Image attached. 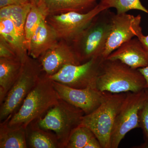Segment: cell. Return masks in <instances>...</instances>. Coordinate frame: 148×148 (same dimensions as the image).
Instances as JSON below:
<instances>
[{
    "mask_svg": "<svg viewBox=\"0 0 148 148\" xmlns=\"http://www.w3.org/2000/svg\"><path fill=\"white\" fill-rule=\"evenodd\" d=\"M84 115L81 109L60 99L37 121L40 127L55 133L60 148H66L71 134L80 125Z\"/></svg>",
    "mask_w": 148,
    "mask_h": 148,
    "instance_id": "8992f818",
    "label": "cell"
},
{
    "mask_svg": "<svg viewBox=\"0 0 148 148\" xmlns=\"http://www.w3.org/2000/svg\"><path fill=\"white\" fill-rule=\"evenodd\" d=\"M147 91V97L140 112V123L145 140V145L148 147V90Z\"/></svg>",
    "mask_w": 148,
    "mask_h": 148,
    "instance_id": "cb8c5ba5",
    "label": "cell"
},
{
    "mask_svg": "<svg viewBox=\"0 0 148 148\" xmlns=\"http://www.w3.org/2000/svg\"><path fill=\"white\" fill-rule=\"evenodd\" d=\"M32 5V4L29 3L24 5H9L0 8V18H7L11 19L16 27L18 34L24 42L25 22Z\"/></svg>",
    "mask_w": 148,
    "mask_h": 148,
    "instance_id": "ffe728a7",
    "label": "cell"
},
{
    "mask_svg": "<svg viewBox=\"0 0 148 148\" xmlns=\"http://www.w3.org/2000/svg\"><path fill=\"white\" fill-rule=\"evenodd\" d=\"M29 3H31L27 0H0V8L9 5H24Z\"/></svg>",
    "mask_w": 148,
    "mask_h": 148,
    "instance_id": "484cf974",
    "label": "cell"
},
{
    "mask_svg": "<svg viewBox=\"0 0 148 148\" xmlns=\"http://www.w3.org/2000/svg\"><path fill=\"white\" fill-rule=\"evenodd\" d=\"M43 73L38 59L29 55L22 62L16 82L1 104V122L10 118L20 108L24 100L32 91Z\"/></svg>",
    "mask_w": 148,
    "mask_h": 148,
    "instance_id": "277c9868",
    "label": "cell"
},
{
    "mask_svg": "<svg viewBox=\"0 0 148 148\" xmlns=\"http://www.w3.org/2000/svg\"><path fill=\"white\" fill-rule=\"evenodd\" d=\"M99 3L105 9H115L117 13H127L130 10L141 11L148 14V10L140 0H100Z\"/></svg>",
    "mask_w": 148,
    "mask_h": 148,
    "instance_id": "7402d4cb",
    "label": "cell"
},
{
    "mask_svg": "<svg viewBox=\"0 0 148 148\" xmlns=\"http://www.w3.org/2000/svg\"><path fill=\"white\" fill-rule=\"evenodd\" d=\"M26 131L28 148H60L55 133L40 127L37 121L29 124Z\"/></svg>",
    "mask_w": 148,
    "mask_h": 148,
    "instance_id": "e0dca14e",
    "label": "cell"
},
{
    "mask_svg": "<svg viewBox=\"0 0 148 148\" xmlns=\"http://www.w3.org/2000/svg\"><path fill=\"white\" fill-rule=\"evenodd\" d=\"M0 58H18H18L16 51L12 46L3 38L1 36H0Z\"/></svg>",
    "mask_w": 148,
    "mask_h": 148,
    "instance_id": "d4e9b609",
    "label": "cell"
},
{
    "mask_svg": "<svg viewBox=\"0 0 148 148\" xmlns=\"http://www.w3.org/2000/svg\"><path fill=\"white\" fill-rule=\"evenodd\" d=\"M84 148H102V147L99 140L94 136L89 140Z\"/></svg>",
    "mask_w": 148,
    "mask_h": 148,
    "instance_id": "4316f807",
    "label": "cell"
},
{
    "mask_svg": "<svg viewBox=\"0 0 148 148\" xmlns=\"http://www.w3.org/2000/svg\"><path fill=\"white\" fill-rule=\"evenodd\" d=\"M140 14L134 16L127 13H114L110 32L102 56L105 59L125 42L143 34Z\"/></svg>",
    "mask_w": 148,
    "mask_h": 148,
    "instance_id": "30bf717a",
    "label": "cell"
},
{
    "mask_svg": "<svg viewBox=\"0 0 148 148\" xmlns=\"http://www.w3.org/2000/svg\"><path fill=\"white\" fill-rule=\"evenodd\" d=\"M47 16L46 12L40 3L38 5H32L27 15L24 27V38L27 49L32 36Z\"/></svg>",
    "mask_w": 148,
    "mask_h": 148,
    "instance_id": "44dd1931",
    "label": "cell"
},
{
    "mask_svg": "<svg viewBox=\"0 0 148 148\" xmlns=\"http://www.w3.org/2000/svg\"><path fill=\"white\" fill-rule=\"evenodd\" d=\"M0 36L12 46L18 58L23 62L28 55L25 42L18 34L13 22L7 18H0Z\"/></svg>",
    "mask_w": 148,
    "mask_h": 148,
    "instance_id": "ac0fdd59",
    "label": "cell"
},
{
    "mask_svg": "<svg viewBox=\"0 0 148 148\" xmlns=\"http://www.w3.org/2000/svg\"><path fill=\"white\" fill-rule=\"evenodd\" d=\"M52 81L53 87L60 99L81 109L85 115L95 110L105 101L109 93L101 91L97 88H73Z\"/></svg>",
    "mask_w": 148,
    "mask_h": 148,
    "instance_id": "8fae6325",
    "label": "cell"
},
{
    "mask_svg": "<svg viewBox=\"0 0 148 148\" xmlns=\"http://www.w3.org/2000/svg\"><path fill=\"white\" fill-rule=\"evenodd\" d=\"M98 0H41L47 16L69 12L85 13L98 5Z\"/></svg>",
    "mask_w": 148,
    "mask_h": 148,
    "instance_id": "9a60e30c",
    "label": "cell"
},
{
    "mask_svg": "<svg viewBox=\"0 0 148 148\" xmlns=\"http://www.w3.org/2000/svg\"><path fill=\"white\" fill-rule=\"evenodd\" d=\"M26 129L12 127L6 120L0 124V148H27Z\"/></svg>",
    "mask_w": 148,
    "mask_h": 148,
    "instance_id": "d6986e66",
    "label": "cell"
},
{
    "mask_svg": "<svg viewBox=\"0 0 148 148\" xmlns=\"http://www.w3.org/2000/svg\"><path fill=\"white\" fill-rule=\"evenodd\" d=\"M43 71L52 75L68 65L81 64L71 43L60 40L38 58Z\"/></svg>",
    "mask_w": 148,
    "mask_h": 148,
    "instance_id": "7c38bea8",
    "label": "cell"
},
{
    "mask_svg": "<svg viewBox=\"0 0 148 148\" xmlns=\"http://www.w3.org/2000/svg\"><path fill=\"white\" fill-rule=\"evenodd\" d=\"M22 65L18 58H0V105L17 79Z\"/></svg>",
    "mask_w": 148,
    "mask_h": 148,
    "instance_id": "2e32d148",
    "label": "cell"
},
{
    "mask_svg": "<svg viewBox=\"0 0 148 148\" xmlns=\"http://www.w3.org/2000/svg\"><path fill=\"white\" fill-rule=\"evenodd\" d=\"M105 9L98 3L85 13L69 12L49 15L46 21L55 31L59 40L72 42L88 26L92 19Z\"/></svg>",
    "mask_w": 148,
    "mask_h": 148,
    "instance_id": "9c48e42d",
    "label": "cell"
},
{
    "mask_svg": "<svg viewBox=\"0 0 148 148\" xmlns=\"http://www.w3.org/2000/svg\"><path fill=\"white\" fill-rule=\"evenodd\" d=\"M94 134L88 127L80 125L70 136L66 148H84Z\"/></svg>",
    "mask_w": 148,
    "mask_h": 148,
    "instance_id": "603a6c76",
    "label": "cell"
},
{
    "mask_svg": "<svg viewBox=\"0 0 148 148\" xmlns=\"http://www.w3.org/2000/svg\"><path fill=\"white\" fill-rule=\"evenodd\" d=\"M145 80L138 69L118 60L105 59L96 82V88L113 93L138 92L145 90Z\"/></svg>",
    "mask_w": 148,
    "mask_h": 148,
    "instance_id": "3957f363",
    "label": "cell"
},
{
    "mask_svg": "<svg viewBox=\"0 0 148 148\" xmlns=\"http://www.w3.org/2000/svg\"><path fill=\"white\" fill-rule=\"evenodd\" d=\"M106 59L118 60L133 69L148 66V50L138 38H133L125 42Z\"/></svg>",
    "mask_w": 148,
    "mask_h": 148,
    "instance_id": "4fadbf2b",
    "label": "cell"
},
{
    "mask_svg": "<svg viewBox=\"0 0 148 148\" xmlns=\"http://www.w3.org/2000/svg\"><path fill=\"white\" fill-rule=\"evenodd\" d=\"M114 14L110 9L103 10L70 42L81 64L102 56Z\"/></svg>",
    "mask_w": 148,
    "mask_h": 148,
    "instance_id": "7a4b0ae2",
    "label": "cell"
},
{
    "mask_svg": "<svg viewBox=\"0 0 148 148\" xmlns=\"http://www.w3.org/2000/svg\"><path fill=\"white\" fill-rule=\"evenodd\" d=\"M140 41L143 44L145 47L148 50V35L145 36L143 34L140 35L138 37Z\"/></svg>",
    "mask_w": 148,
    "mask_h": 148,
    "instance_id": "f1b7e54d",
    "label": "cell"
},
{
    "mask_svg": "<svg viewBox=\"0 0 148 148\" xmlns=\"http://www.w3.org/2000/svg\"><path fill=\"white\" fill-rule=\"evenodd\" d=\"M60 99L52 80L43 72L17 112L6 120L8 125L26 129L31 123L43 116Z\"/></svg>",
    "mask_w": 148,
    "mask_h": 148,
    "instance_id": "6da1fadb",
    "label": "cell"
},
{
    "mask_svg": "<svg viewBox=\"0 0 148 148\" xmlns=\"http://www.w3.org/2000/svg\"><path fill=\"white\" fill-rule=\"evenodd\" d=\"M141 74L143 75L145 80V89L148 90V66L144 68L138 69Z\"/></svg>",
    "mask_w": 148,
    "mask_h": 148,
    "instance_id": "83f0119b",
    "label": "cell"
},
{
    "mask_svg": "<svg viewBox=\"0 0 148 148\" xmlns=\"http://www.w3.org/2000/svg\"><path fill=\"white\" fill-rule=\"evenodd\" d=\"M105 58L103 56L92 58L79 65H66L49 77L73 88H96V82Z\"/></svg>",
    "mask_w": 148,
    "mask_h": 148,
    "instance_id": "ba28073f",
    "label": "cell"
},
{
    "mask_svg": "<svg viewBox=\"0 0 148 148\" xmlns=\"http://www.w3.org/2000/svg\"><path fill=\"white\" fill-rule=\"evenodd\" d=\"M59 40L53 28L45 19L31 38L27 48L28 54L32 58L38 59Z\"/></svg>",
    "mask_w": 148,
    "mask_h": 148,
    "instance_id": "5bb4252c",
    "label": "cell"
},
{
    "mask_svg": "<svg viewBox=\"0 0 148 148\" xmlns=\"http://www.w3.org/2000/svg\"><path fill=\"white\" fill-rule=\"evenodd\" d=\"M32 5H38L40 2L41 0H27Z\"/></svg>",
    "mask_w": 148,
    "mask_h": 148,
    "instance_id": "f546056e",
    "label": "cell"
},
{
    "mask_svg": "<svg viewBox=\"0 0 148 148\" xmlns=\"http://www.w3.org/2000/svg\"><path fill=\"white\" fill-rule=\"evenodd\" d=\"M126 92H109L105 101L95 110L82 117L80 125L92 131L102 148H111V135L118 113Z\"/></svg>",
    "mask_w": 148,
    "mask_h": 148,
    "instance_id": "5b68a950",
    "label": "cell"
},
{
    "mask_svg": "<svg viewBox=\"0 0 148 148\" xmlns=\"http://www.w3.org/2000/svg\"><path fill=\"white\" fill-rule=\"evenodd\" d=\"M147 94L146 89L138 92H127L114 123L111 137V148H118L127 133L140 127V112Z\"/></svg>",
    "mask_w": 148,
    "mask_h": 148,
    "instance_id": "52a82bcc",
    "label": "cell"
}]
</instances>
